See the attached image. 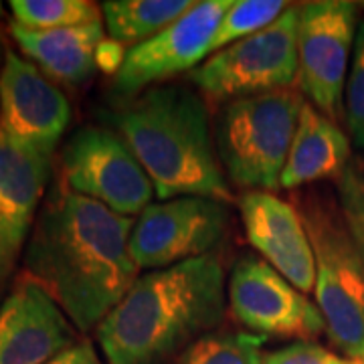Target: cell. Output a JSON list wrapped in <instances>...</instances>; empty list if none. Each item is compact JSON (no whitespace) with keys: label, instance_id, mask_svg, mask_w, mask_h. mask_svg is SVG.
<instances>
[{"label":"cell","instance_id":"cell-1","mask_svg":"<svg viewBox=\"0 0 364 364\" xmlns=\"http://www.w3.org/2000/svg\"><path fill=\"white\" fill-rule=\"evenodd\" d=\"M134 219L57 184L25 253V269L79 332L97 330L140 277L130 249Z\"/></svg>","mask_w":364,"mask_h":364},{"label":"cell","instance_id":"cell-2","mask_svg":"<svg viewBox=\"0 0 364 364\" xmlns=\"http://www.w3.org/2000/svg\"><path fill=\"white\" fill-rule=\"evenodd\" d=\"M227 279L208 253L140 275L97 326L107 364H164L221 324Z\"/></svg>","mask_w":364,"mask_h":364},{"label":"cell","instance_id":"cell-3","mask_svg":"<svg viewBox=\"0 0 364 364\" xmlns=\"http://www.w3.org/2000/svg\"><path fill=\"white\" fill-rule=\"evenodd\" d=\"M119 136L154 184L160 200L205 196L231 203L233 193L213 144L208 112L196 91L152 87L114 116Z\"/></svg>","mask_w":364,"mask_h":364},{"label":"cell","instance_id":"cell-4","mask_svg":"<svg viewBox=\"0 0 364 364\" xmlns=\"http://www.w3.org/2000/svg\"><path fill=\"white\" fill-rule=\"evenodd\" d=\"M316 259V304L326 334L354 363L364 360V257L338 198L310 193L296 205Z\"/></svg>","mask_w":364,"mask_h":364},{"label":"cell","instance_id":"cell-5","mask_svg":"<svg viewBox=\"0 0 364 364\" xmlns=\"http://www.w3.org/2000/svg\"><path fill=\"white\" fill-rule=\"evenodd\" d=\"M304 102L301 91L289 87L225 104L217 152L237 186L267 193L279 186Z\"/></svg>","mask_w":364,"mask_h":364},{"label":"cell","instance_id":"cell-6","mask_svg":"<svg viewBox=\"0 0 364 364\" xmlns=\"http://www.w3.org/2000/svg\"><path fill=\"white\" fill-rule=\"evenodd\" d=\"M299 6H289L273 25L225 47L188 73L208 104L289 90L298 83Z\"/></svg>","mask_w":364,"mask_h":364},{"label":"cell","instance_id":"cell-7","mask_svg":"<svg viewBox=\"0 0 364 364\" xmlns=\"http://www.w3.org/2000/svg\"><path fill=\"white\" fill-rule=\"evenodd\" d=\"M61 182L67 191L97 200L117 215H142L152 205L154 184L122 136L105 128L77 130L61 152Z\"/></svg>","mask_w":364,"mask_h":364},{"label":"cell","instance_id":"cell-8","mask_svg":"<svg viewBox=\"0 0 364 364\" xmlns=\"http://www.w3.org/2000/svg\"><path fill=\"white\" fill-rule=\"evenodd\" d=\"M358 25L354 2L320 0L299 6L298 87L336 124L344 116V87Z\"/></svg>","mask_w":364,"mask_h":364},{"label":"cell","instance_id":"cell-9","mask_svg":"<svg viewBox=\"0 0 364 364\" xmlns=\"http://www.w3.org/2000/svg\"><path fill=\"white\" fill-rule=\"evenodd\" d=\"M225 203L176 196L152 203L134 223L130 249L140 269L156 272L208 255L229 227Z\"/></svg>","mask_w":364,"mask_h":364},{"label":"cell","instance_id":"cell-10","mask_svg":"<svg viewBox=\"0 0 364 364\" xmlns=\"http://www.w3.org/2000/svg\"><path fill=\"white\" fill-rule=\"evenodd\" d=\"M227 294L235 320L259 336L308 340L326 332L318 304L255 255L237 261Z\"/></svg>","mask_w":364,"mask_h":364},{"label":"cell","instance_id":"cell-11","mask_svg":"<svg viewBox=\"0 0 364 364\" xmlns=\"http://www.w3.org/2000/svg\"><path fill=\"white\" fill-rule=\"evenodd\" d=\"M231 4L233 0L196 2L164 31L132 47L114 75V90L122 95H136L156 81L196 69L198 61L208 55L213 35Z\"/></svg>","mask_w":364,"mask_h":364},{"label":"cell","instance_id":"cell-12","mask_svg":"<svg viewBox=\"0 0 364 364\" xmlns=\"http://www.w3.org/2000/svg\"><path fill=\"white\" fill-rule=\"evenodd\" d=\"M71 119V105L39 67L6 49L0 69V126L51 156Z\"/></svg>","mask_w":364,"mask_h":364},{"label":"cell","instance_id":"cell-13","mask_svg":"<svg viewBox=\"0 0 364 364\" xmlns=\"http://www.w3.org/2000/svg\"><path fill=\"white\" fill-rule=\"evenodd\" d=\"M75 326L25 272L0 306V364H47L77 342Z\"/></svg>","mask_w":364,"mask_h":364},{"label":"cell","instance_id":"cell-14","mask_svg":"<svg viewBox=\"0 0 364 364\" xmlns=\"http://www.w3.org/2000/svg\"><path fill=\"white\" fill-rule=\"evenodd\" d=\"M249 243L261 259L301 294L316 287V259L296 205L267 191H249L239 200Z\"/></svg>","mask_w":364,"mask_h":364},{"label":"cell","instance_id":"cell-15","mask_svg":"<svg viewBox=\"0 0 364 364\" xmlns=\"http://www.w3.org/2000/svg\"><path fill=\"white\" fill-rule=\"evenodd\" d=\"M51 172V156L0 126V247L11 265L33 225Z\"/></svg>","mask_w":364,"mask_h":364},{"label":"cell","instance_id":"cell-16","mask_svg":"<svg viewBox=\"0 0 364 364\" xmlns=\"http://www.w3.org/2000/svg\"><path fill=\"white\" fill-rule=\"evenodd\" d=\"M352 158L350 138L338 124L304 102L279 186L299 188L320 181L336 182Z\"/></svg>","mask_w":364,"mask_h":364},{"label":"cell","instance_id":"cell-17","mask_svg":"<svg viewBox=\"0 0 364 364\" xmlns=\"http://www.w3.org/2000/svg\"><path fill=\"white\" fill-rule=\"evenodd\" d=\"M11 35L37 65L55 81L67 85L85 83L95 73L97 47L105 41L104 21L91 25L33 31L13 25Z\"/></svg>","mask_w":364,"mask_h":364},{"label":"cell","instance_id":"cell-18","mask_svg":"<svg viewBox=\"0 0 364 364\" xmlns=\"http://www.w3.org/2000/svg\"><path fill=\"white\" fill-rule=\"evenodd\" d=\"M195 4V0H107L102 4V14L109 39L136 47L178 21Z\"/></svg>","mask_w":364,"mask_h":364},{"label":"cell","instance_id":"cell-19","mask_svg":"<svg viewBox=\"0 0 364 364\" xmlns=\"http://www.w3.org/2000/svg\"><path fill=\"white\" fill-rule=\"evenodd\" d=\"M14 25L51 31L91 25L102 21V6L91 0H13Z\"/></svg>","mask_w":364,"mask_h":364},{"label":"cell","instance_id":"cell-20","mask_svg":"<svg viewBox=\"0 0 364 364\" xmlns=\"http://www.w3.org/2000/svg\"><path fill=\"white\" fill-rule=\"evenodd\" d=\"M265 336L249 332H213L182 352L174 364H263Z\"/></svg>","mask_w":364,"mask_h":364},{"label":"cell","instance_id":"cell-21","mask_svg":"<svg viewBox=\"0 0 364 364\" xmlns=\"http://www.w3.org/2000/svg\"><path fill=\"white\" fill-rule=\"evenodd\" d=\"M291 4L282 0H237L223 14L217 33L208 45V53L219 51L237 41L247 39L273 25Z\"/></svg>","mask_w":364,"mask_h":364},{"label":"cell","instance_id":"cell-22","mask_svg":"<svg viewBox=\"0 0 364 364\" xmlns=\"http://www.w3.org/2000/svg\"><path fill=\"white\" fill-rule=\"evenodd\" d=\"M344 119L352 144L364 154V21L358 25L350 71L344 87Z\"/></svg>","mask_w":364,"mask_h":364},{"label":"cell","instance_id":"cell-23","mask_svg":"<svg viewBox=\"0 0 364 364\" xmlns=\"http://www.w3.org/2000/svg\"><path fill=\"white\" fill-rule=\"evenodd\" d=\"M336 198L364 257V164L360 158H352L336 181Z\"/></svg>","mask_w":364,"mask_h":364},{"label":"cell","instance_id":"cell-24","mask_svg":"<svg viewBox=\"0 0 364 364\" xmlns=\"http://www.w3.org/2000/svg\"><path fill=\"white\" fill-rule=\"evenodd\" d=\"M263 364H360L312 342H296L263 356Z\"/></svg>","mask_w":364,"mask_h":364},{"label":"cell","instance_id":"cell-25","mask_svg":"<svg viewBox=\"0 0 364 364\" xmlns=\"http://www.w3.org/2000/svg\"><path fill=\"white\" fill-rule=\"evenodd\" d=\"M126 61V53H124V45L114 39H105L100 47H97V55H95V65L100 71H104L107 75H116L122 69Z\"/></svg>","mask_w":364,"mask_h":364},{"label":"cell","instance_id":"cell-26","mask_svg":"<svg viewBox=\"0 0 364 364\" xmlns=\"http://www.w3.org/2000/svg\"><path fill=\"white\" fill-rule=\"evenodd\" d=\"M47 364H104L100 360L97 352L93 348L90 340H77L73 346L67 350L59 352L55 358H51Z\"/></svg>","mask_w":364,"mask_h":364},{"label":"cell","instance_id":"cell-27","mask_svg":"<svg viewBox=\"0 0 364 364\" xmlns=\"http://www.w3.org/2000/svg\"><path fill=\"white\" fill-rule=\"evenodd\" d=\"M6 267V263H4V255H2V247H0V272Z\"/></svg>","mask_w":364,"mask_h":364},{"label":"cell","instance_id":"cell-28","mask_svg":"<svg viewBox=\"0 0 364 364\" xmlns=\"http://www.w3.org/2000/svg\"><path fill=\"white\" fill-rule=\"evenodd\" d=\"M360 364H364V360H363V363H360Z\"/></svg>","mask_w":364,"mask_h":364}]
</instances>
